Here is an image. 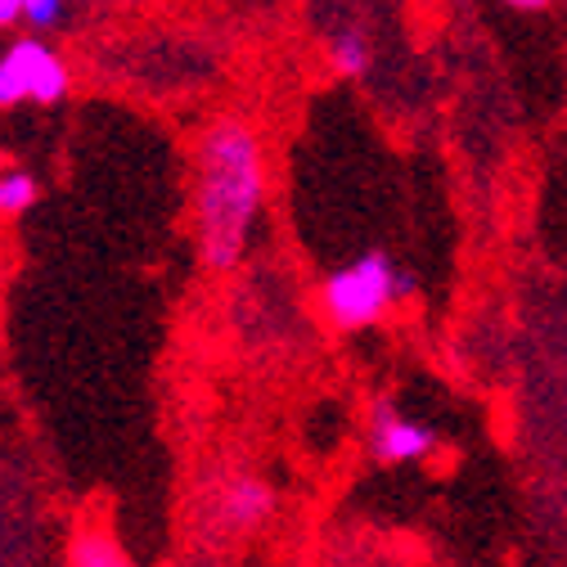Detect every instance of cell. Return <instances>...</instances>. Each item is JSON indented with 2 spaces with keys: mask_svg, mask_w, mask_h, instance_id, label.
<instances>
[{
  "mask_svg": "<svg viewBox=\"0 0 567 567\" xmlns=\"http://www.w3.org/2000/svg\"><path fill=\"white\" fill-rule=\"evenodd\" d=\"M266 207V145L252 122L217 117L194 150V239L207 270H235Z\"/></svg>",
  "mask_w": 567,
  "mask_h": 567,
  "instance_id": "obj_1",
  "label": "cell"
},
{
  "mask_svg": "<svg viewBox=\"0 0 567 567\" xmlns=\"http://www.w3.org/2000/svg\"><path fill=\"white\" fill-rule=\"evenodd\" d=\"M405 293H410V279L383 252H365L357 261L338 266L320 284V311L333 329L357 333V329L379 324Z\"/></svg>",
  "mask_w": 567,
  "mask_h": 567,
  "instance_id": "obj_2",
  "label": "cell"
},
{
  "mask_svg": "<svg viewBox=\"0 0 567 567\" xmlns=\"http://www.w3.org/2000/svg\"><path fill=\"white\" fill-rule=\"evenodd\" d=\"M73 86L63 54L41 37H19L0 50V109L14 104H59Z\"/></svg>",
  "mask_w": 567,
  "mask_h": 567,
  "instance_id": "obj_3",
  "label": "cell"
},
{
  "mask_svg": "<svg viewBox=\"0 0 567 567\" xmlns=\"http://www.w3.org/2000/svg\"><path fill=\"white\" fill-rule=\"evenodd\" d=\"M374 451L388 464H423L437 451V433L401 410H379L374 414Z\"/></svg>",
  "mask_w": 567,
  "mask_h": 567,
  "instance_id": "obj_4",
  "label": "cell"
},
{
  "mask_svg": "<svg viewBox=\"0 0 567 567\" xmlns=\"http://www.w3.org/2000/svg\"><path fill=\"white\" fill-rule=\"evenodd\" d=\"M266 514H270V491H266L261 482L239 477V482L226 486V495H221V518H226L230 527H257Z\"/></svg>",
  "mask_w": 567,
  "mask_h": 567,
  "instance_id": "obj_5",
  "label": "cell"
},
{
  "mask_svg": "<svg viewBox=\"0 0 567 567\" xmlns=\"http://www.w3.org/2000/svg\"><path fill=\"white\" fill-rule=\"evenodd\" d=\"M68 558L82 563V567H113V563H126V549L117 545L113 532L86 527V532L73 536V545H68Z\"/></svg>",
  "mask_w": 567,
  "mask_h": 567,
  "instance_id": "obj_6",
  "label": "cell"
},
{
  "mask_svg": "<svg viewBox=\"0 0 567 567\" xmlns=\"http://www.w3.org/2000/svg\"><path fill=\"white\" fill-rule=\"evenodd\" d=\"M329 63L338 68L342 78H365V68H370V41L357 28L338 32L333 45H329Z\"/></svg>",
  "mask_w": 567,
  "mask_h": 567,
  "instance_id": "obj_7",
  "label": "cell"
},
{
  "mask_svg": "<svg viewBox=\"0 0 567 567\" xmlns=\"http://www.w3.org/2000/svg\"><path fill=\"white\" fill-rule=\"evenodd\" d=\"M37 203V181L28 172H0V217H19Z\"/></svg>",
  "mask_w": 567,
  "mask_h": 567,
  "instance_id": "obj_8",
  "label": "cell"
},
{
  "mask_svg": "<svg viewBox=\"0 0 567 567\" xmlns=\"http://www.w3.org/2000/svg\"><path fill=\"white\" fill-rule=\"evenodd\" d=\"M63 10H68V0H23V23L32 32H50V28H59Z\"/></svg>",
  "mask_w": 567,
  "mask_h": 567,
  "instance_id": "obj_9",
  "label": "cell"
},
{
  "mask_svg": "<svg viewBox=\"0 0 567 567\" xmlns=\"http://www.w3.org/2000/svg\"><path fill=\"white\" fill-rule=\"evenodd\" d=\"M23 23V0H0V28Z\"/></svg>",
  "mask_w": 567,
  "mask_h": 567,
  "instance_id": "obj_10",
  "label": "cell"
},
{
  "mask_svg": "<svg viewBox=\"0 0 567 567\" xmlns=\"http://www.w3.org/2000/svg\"><path fill=\"white\" fill-rule=\"evenodd\" d=\"M505 6H509V10H518V14H545V10L554 6V0H505Z\"/></svg>",
  "mask_w": 567,
  "mask_h": 567,
  "instance_id": "obj_11",
  "label": "cell"
}]
</instances>
